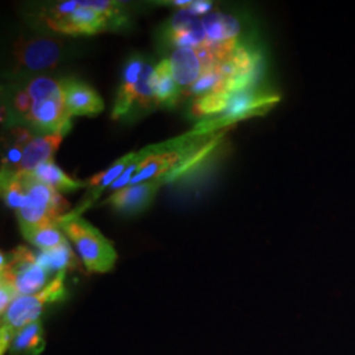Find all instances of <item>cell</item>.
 Returning a JSON list of instances; mask_svg holds the SVG:
<instances>
[{
    "instance_id": "cell-23",
    "label": "cell",
    "mask_w": 355,
    "mask_h": 355,
    "mask_svg": "<svg viewBox=\"0 0 355 355\" xmlns=\"http://www.w3.org/2000/svg\"><path fill=\"white\" fill-rule=\"evenodd\" d=\"M1 195L6 204L15 209V212L23 205L26 193L19 173L1 170Z\"/></svg>"
},
{
    "instance_id": "cell-22",
    "label": "cell",
    "mask_w": 355,
    "mask_h": 355,
    "mask_svg": "<svg viewBox=\"0 0 355 355\" xmlns=\"http://www.w3.org/2000/svg\"><path fill=\"white\" fill-rule=\"evenodd\" d=\"M154 67L150 64H145L137 87L133 98L132 112L135 111H152L155 110V98H154ZM130 112V114H132Z\"/></svg>"
},
{
    "instance_id": "cell-7",
    "label": "cell",
    "mask_w": 355,
    "mask_h": 355,
    "mask_svg": "<svg viewBox=\"0 0 355 355\" xmlns=\"http://www.w3.org/2000/svg\"><path fill=\"white\" fill-rule=\"evenodd\" d=\"M13 58L17 67L42 71L55 67L62 58V45L51 37H21L15 42Z\"/></svg>"
},
{
    "instance_id": "cell-18",
    "label": "cell",
    "mask_w": 355,
    "mask_h": 355,
    "mask_svg": "<svg viewBox=\"0 0 355 355\" xmlns=\"http://www.w3.org/2000/svg\"><path fill=\"white\" fill-rule=\"evenodd\" d=\"M45 349V334L41 321L32 322L17 331L10 347L11 355H40Z\"/></svg>"
},
{
    "instance_id": "cell-24",
    "label": "cell",
    "mask_w": 355,
    "mask_h": 355,
    "mask_svg": "<svg viewBox=\"0 0 355 355\" xmlns=\"http://www.w3.org/2000/svg\"><path fill=\"white\" fill-rule=\"evenodd\" d=\"M26 89L32 96L33 102L45 99V98H51L54 95H60L64 92L61 80H54V79L46 78V76L33 79Z\"/></svg>"
},
{
    "instance_id": "cell-11",
    "label": "cell",
    "mask_w": 355,
    "mask_h": 355,
    "mask_svg": "<svg viewBox=\"0 0 355 355\" xmlns=\"http://www.w3.org/2000/svg\"><path fill=\"white\" fill-rule=\"evenodd\" d=\"M137 157H139V152L129 153L127 155L114 161V164L110 166L107 170H104L102 173L96 174L95 177H92L89 180H87L86 183H87L89 191L86 192V196L83 198L82 203L79 204L78 208H76L71 212H69L64 217H79L82 215L87 208H89L92 204L99 199L103 191L111 187L114 182L125 173V170L137 159Z\"/></svg>"
},
{
    "instance_id": "cell-3",
    "label": "cell",
    "mask_w": 355,
    "mask_h": 355,
    "mask_svg": "<svg viewBox=\"0 0 355 355\" xmlns=\"http://www.w3.org/2000/svg\"><path fill=\"white\" fill-rule=\"evenodd\" d=\"M66 271L58 272L54 279L48 283V286L35 295L19 296L8 309L1 315V328H0V353L4 355L10 350L13 338L17 331L36 322L44 308L51 303L58 302L66 296L64 287Z\"/></svg>"
},
{
    "instance_id": "cell-9",
    "label": "cell",
    "mask_w": 355,
    "mask_h": 355,
    "mask_svg": "<svg viewBox=\"0 0 355 355\" xmlns=\"http://www.w3.org/2000/svg\"><path fill=\"white\" fill-rule=\"evenodd\" d=\"M165 183L162 180H150L139 184L127 186L112 193L105 203L123 215L135 216L146 211L152 205L159 189Z\"/></svg>"
},
{
    "instance_id": "cell-8",
    "label": "cell",
    "mask_w": 355,
    "mask_h": 355,
    "mask_svg": "<svg viewBox=\"0 0 355 355\" xmlns=\"http://www.w3.org/2000/svg\"><path fill=\"white\" fill-rule=\"evenodd\" d=\"M26 120L45 135L69 133L71 129V116L64 104V92L33 102L32 111Z\"/></svg>"
},
{
    "instance_id": "cell-27",
    "label": "cell",
    "mask_w": 355,
    "mask_h": 355,
    "mask_svg": "<svg viewBox=\"0 0 355 355\" xmlns=\"http://www.w3.org/2000/svg\"><path fill=\"white\" fill-rule=\"evenodd\" d=\"M212 1H205V0H196L192 3L190 7L191 11L195 13L196 16H205L211 11L212 8Z\"/></svg>"
},
{
    "instance_id": "cell-1",
    "label": "cell",
    "mask_w": 355,
    "mask_h": 355,
    "mask_svg": "<svg viewBox=\"0 0 355 355\" xmlns=\"http://www.w3.org/2000/svg\"><path fill=\"white\" fill-rule=\"evenodd\" d=\"M223 135L217 132L199 135L191 130L174 140L150 145L152 154L142 161L129 186L150 180H162L166 184L182 177L214 152Z\"/></svg>"
},
{
    "instance_id": "cell-19",
    "label": "cell",
    "mask_w": 355,
    "mask_h": 355,
    "mask_svg": "<svg viewBox=\"0 0 355 355\" xmlns=\"http://www.w3.org/2000/svg\"><path fill=\"white\" fill-rule=\"evenodd\" d=\"M20 232L26 241L31 242L33 246L41 249V252L49 250L67 241L64 230L57 223L42 224L36 227H26V228H20Z\"/></svg>"
},
{
    "instance_id": "cell-10",
    "label": "cell",
    "mask_w": 355,
    "mask_h": 355,
    "mask_svg": "<svg viewBox=\"0 0 355 355\" xmlns=\"http://www.w3.org/2000/svg\"><path fill=\"white\" fill-rule=\"evenodd\" d=\"M64 89L66 108L70 116H98L104 110V102L101 95L87 83L67 78L61 80Z\"/></svg>"
},
{
    "instance_id": "cell-2",
    "label": "cell",
    "mask_w": 355,
    "mask_h": 355,
    "mask_svg": "<svg viewBox=\"0 0 355 355\" xmlns=\"http://www.w3.org/2000/svg\"><path fill=\"white\" fill-rule=\"evenodd\" d=\"M42 19L53 31L69 36H92L123 26L125 15L120 1L70 0L48 7Z\"/></svg>"
},
{
    "instance_id": "cell-15",
    "label": "cell",
    "mask_w": 355,
    "mask_h": 355,
    "mask_svg": "<svg viewBox=\"0 0 355 355\" xmlns=\"http://www.w3.org/2000/svg\"><path fill=\"white\" fill-rule=\"evenodd\" d=\"M154 98L157 108L171 110L182 101V91L179 89L168 58H164L154 67Z\"/></svg>"
},
{
    "instance_id": "cell-4",
    "label": "cell",
    "mask_w": 355,
    "mask_h": 355,
    "mask_svg": "<svg viewBox=\"0 0 355 355\" xmlns=\"http://www.w3.org/2000/svg\"><path fill=\"white\" fill-rule=\"evenodd\" d=\"M60 225L66 237L74 243L79 258L89 272L104 274L114 268L117 253L112 242L99 229L82 216L64 217Z\"/></svg>"
},
{
    "instance_id": "cell-26",
    "label": "cell",
    "mask_w": 355,
    "mask_h": 355,
    "mask_svg": "<svg viewBox=\"0 0 355 355\" xmlns=\"http://www.w3.org/2000/svg\"><path fill=\"white\" fill-rule=\"evenodd\" d=\"M13 107L24 119H26L28 114H31L32 107H33V99H32V96L29 95V92L26 89H20L15 95Z\"/></svg>"
},
{
    "instance_id": "cell-13",
    "label": "cell",
    "mask_w": 355,
    "mask_h": 355,
    "mask_svg": "<svg viewBox=\"0 0 355 355\" xmlns=\"http://www.w3.org/2000/svg\"><path fill=\"white\" fill-rule=\"evenodd\" d=\"M168 61L182 95L190 89L205 70L199 51L193 48H178L171 53Z\"/></svg>"
},
{
    "instance_id": "cell-5",
    "label": "cell",
    "mask_w": 355,
    "mask_h": 355,
    "mask_svg": "<svg viewBox=\"0 0 355 355\" xmlns=\"http://www.w3.org/2000/svg\"><path fill=\"white\" fill-rule=\"evenodd\" d=\"M26 190V200L16 211L20 228L57 223L70 211V203L51 186L40 182L32 173L20 174Z\"/></svg>"
},
{
    "instance_id": "cell-6",
    "label": "cell",
    "mask_w": 355,
    "mask_h": 355,
    "mask_svg": "<svg viewBox=\"0 0 355 355\" xmlns=\"http://www.w3.org/2000/svg\"><path fill=\"white\" fill-rule=\"evenodd\" d=\"M49 271L38 261L37 255L24 246H19L11 253H1L0 280L11 283L19 296L35 295L48 284Z\"/></svg>"
},
{
    "instance_id": "cell-16",
    "label": "cell",
    "mask_w": 355,
    "mask_h": 355,
    "mask_svg": "<svg viewBox=\"0 0 355 355\" xmlns=\"http://www.w3.org/2000/svg\"><path fill=\"white\" fill-rule=\"evenodd\" d=\"M202 23L208 41L216 44L237 40L241 31L239 20L225 13H208L202 19Z\"/></svg>"
},
{
    "instance_id": "cell-14",
    "label": "cell",
    "mask_w": 355,
    "mask_h": 355,
    "mask_svg": "<svg viewBox=\"0 0 355 355\" xmlns=\"http://www.w3.org/2000/svg\"><path fill=\"white\" fill-rule=\"evenodd\" d=\"M66 135H67L66 132L49 133V135L35 137L31 141L24 149L23 159L19 167V174L33 173L38 166L54 161V154L60 148Z\"/></svg>"
},
{
    "instance_id": "cell-21",
    "label": "cell",
    "mask_w": 355,
    "mask_h": 355,
    "mask_svg": "<svg viewBox=\"0 0 355 355\" xmlns=\"http://www.w3.org/2000/svg\"><path fill=\"white\" fill-rule=\"evenodd\" d=\"M37 258L40 263L48 271L62 272L78 267L76 254L71 250V246L67 241L49 250L41 252L38 254Z\"/></svg>"
},
{
    "instance_id": "cell-17",
    "label": "cell",
    "mask_w": 355,
    "mask_h": 355,
    "mask_svg": "<svg viewBox=\"0 0 355 355\" xmlns=\"http://www.w3.org/2000/svg\"><path fill=\"white\" fill-rule=\"evenodd\" d=\"M236 95V94H234ZM232 94H207L203 96L193 98L189 108V117L198 120V119H212L225 114L233 99Z\"/></svg>"
},
{
    "instance_id": "cell-25",
    "label": "cell",
    "mask_w": 355,
    "mask_h": 355,
    "mask_svg": "<svg viewBox=\"0 0 355 355\" xmlns=\"http://www.w3.org/2000/svg\"><path fill=\"white\" fill-rule=\"evenodd\" d=\"M19 297V293L13 288L12 284L0 280V312L1 315L8 309V306Z\"/></svg>"
},
{
    "instance_id": "cell-12",
    "label": "cell",
    "mask_w": 355,
    "mask_h": 355,
    "mask_svg": "<svg viewBox=\"0 0 355 355\" xmlns=\"http://www.w3.org/2000/svg\"><path fill=\"white\" fill-rule=\"evenodd\" d=\"M145 64L146 62L144 61V58L141 55L135 54L124 64L120 86L117 89L114 108H112V119L114 120H119L123 116H127L132 112L133 98H135L136 87H137V82L140 79L141 73H142V69Z\"/></svg>"
},
{
    "instance_id": "cell-20",
    "label": "cell",
    "mask_w": 355,
    "mask_h": 355,
    "mask_svg": "<svg viewBox=\"0 0 355 355\" xmlns=\"http://www.w3.org/2000/svg\"><path fill=\"white\" fill-rule=\"evenodd\" d=\"M32 174L37 178L40 182L51 186V189L58 192H71V191L87 187L86 182H80L74 178L69 177L64 171L54 164V161L38 166Z\"/></svg>"
}]
</instances>
